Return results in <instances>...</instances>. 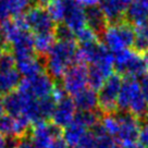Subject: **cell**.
I'll use <instances>...</instances> for the list:
<instances>
[{"mask_svg": "<svg viewBox=\"0 0 148 148\" xmlns=\"http://www.w3.org/2000/svg\"><path fill=\"white\" fill-rule=\"evenodd\" d=\"M76 40L56 42L46 57L45 71L55 82L62 79L65 72L76 63Z\"/></svg>", "mask_w": 148, "mask_h": 148, "instance_id": "1", "label": "cell"}, {"mask_svg": "<svg viewBox=\"0 0 148 148\" xmlns=\"http://www.w3.org/2000/svg\"><path fill=\"white\" fill-rule=\"evenodd\" d=\"M118 110L130 112L139 120H144L148 116V102L143 94L142 85L137 79H123L118 98Z\"/></svg>", "mask_w": 148, "mask_h": 148, "instance_id": "2", "label": "cell"}, {"mask_svg": "<svg viewBox=\"0 0 148 148\" xmlns=\"http://www.w3.org/2000/svg\"><path fill=\"white\" fill-rule=\"evenodd\" d=\"M102 44L112 53L130 49L134 44V27L126 21L109 24L101 35Z\"/></svg>", "mask_w": 148, "mask_h": 148, "instance_id": "3", "label": "cell"}, {"mask_svg": "<svg viewBox=\"0 0 148 148\" xmlns=\"http://www.w3.org/2000/svg\"><path fill=\"white\" fill-rule=\"evenodd\" d=\"M114 55V70L125 79H143L147 74L148 68L144 57L131 49L119 51Z\"/></svg>", "mask_w": 148, "mask_h": 148, "instance_id": "4", "label": "cell"}, {"mask_svg": "<svg viewBox=\"0 0 148 148\" xmlns=\"http://www.w3.org/2000/svg\"><path fill=\"white\" fill-rule=\"evenodd\" d=\"M123 84L122 76L118 73L111 74L106 79L98 92L99 109L103 114L114 113L118 110V98Z\"/></svg>", "mask_w": 148, "mask_h": 148, "instance_id": "5", "label": "cell"}, {"mask_svg": "<svg viewBox=\"0 0 148 148\" xmlns=\"http://www.w3.org/2000/svg\"><path fill=\"white\" fill-rule=\"evenodd\" d=\"M56 83L57 82L44 72L32 77H24L18 85V90L38 100L51 96L55 90Z\"/></svg>", "mask_w": 148, "mask_h": 148, "instance_id": "6", "label": "cell"}, {"mask_svg": "<svg viewBox=\"0 0 148 148\" xmlns=\"http://www.w3.org/2000/svg\"><path fill=\"white\" fill-rule=\"evenodd\" d=\"M116 119L119 122V130L116 136V140L122 147H129L137 143L139 130L142 122L130 112L119 111L116 112Z\"/></svg>", "mask_w": 148, "mask_h": 148, "instance_id": "7", "label": "cell"}, {"mask_svg": "<svg viewBox=\"0 0 148 148\" xmlns=\"http://www.w3.org/2000/svg\"><path fill=\"white\" fill-rule=\"evenodd\" d=\"M24 18L27 24L28 31L33 35L55 32L56 23L51 18L47 9L39 5H32L24 13Z\"/></svg>", "mask_w": 148, "mask_h": 148, "instance_id": "8", "label": "cell"}, {"mask_svg": "<svg viewBox=\"0 0 148 148\" xmlns=\"http://www.w3.org/2000/svg\"><path fill=\"white\" fill-rule=\"evenodd\" d=\"M88 85V66L75 63L70 68L61 79V86L69 96H75Z\"/></svg>", "mask_w": 148, "mask_h": 148, "instance_id": "9", "label": "cell"}, {"mask_svg": "<svg viewBox=\"0 0 148 148\" xmlns=\"http://www.w3.org/2000/svg\"><path fill=\"white\" fill-rule=\"evenodd\" d=\"M62 129L53 124L52 122L45 121L32 126L29 137L34 148H48L56 137L62 136Z\"/></svg>", "mask_w": 148, "mask_h": 148, "instance_id": "10", "label": "cell"}, {"mask_svg": "<svg viewBox=\"0 0 148 148\" xmlns=\"http://www.w3.org/2000/svg\"><path fill=\"white\" fill-rule=\"evenodd\" d=\"M64 18L63 22L70 29L77 33L86 27V12L85 8L75 0H64Z\"/></svg>", "mask_w": 148, "mask_h": 148, "instance_id": "11", "label": "cell"}, {"mask_svg": "<svg viewBox=\"0 0 148 148\" xmlns=\"http://www.w3.org/2000/svg\"><path fill=\"white\" fill-rule=\"evenodd\" d=\"M132 0H100L99 8L106 16L108 24L122 22Z\"/></svg>", "mask_w": 148, "mask_h": 148, "instance_id": "12", "label": "cell"}, {"mask_svg": "<svg viewBox=\"0 0 148 148\" xmlns=\"http://www.w3.org/2000/svg\"><path fill=\"white\" fill-rule=\"evenodd\" d=\"M76 114V108L74 105L73 99L69 96H65L60 101L57 102L53 114L51 116V122L59 127H63L68 125L74 120Z\"/></svg>", "mask_w": 148, "mask_h": 148, "instance_id": "13", "label": "cell"}, {"mask_svg": "<svg viewBox=\"0 0 148 148\" xmlns=\"http://www.w3.org/2000/svg\"><path fill=\"white\" fill-rule=\"evenodd\" d=\"M31 99L32 97L21 92L20 90L10 92L2 98L5 111L7 112V114L13 116V118L24 116L25 109Z\"/></svg>", "mask_w": 148, "mask_h": 148, "instance_id": "14", "label": "cell"}, {"mask_svg": "<svg viewBox=\"0 0 148 148\" xmlns=\"http://www.w3.org/2000/svg\"><path fill=\"white\" fill-rule=\"evenodd\" d=\"M45 66H46V58L38 57L37 55L16 60V69L24 77H32L46 72Z\"/></svg>", "mask_w": 148, "mask_h": 148, "instance_id": "15", "label": "cell"}, {"mask_svg": "<svg viewBox=\"0 0 148 148\" xmlns=\"http://www.w3.org/2000/svg\"><path fill=\"white\" fill-rule=\"evenodd\" d=\"M72 99H73L76 110L79 111L97 110V108L99 107L97 92L88 86L84 88L83 90L77 92L75 96H73Z\"/></svg>", "mask_w": 148, "mask_h": 148, "instance_id": "16", "label": "cell"}, {"mask_svg": "<svg viewBox=\"0 0 148 148\" xmlns=\"http://www.w3.org/2000/svg\"><path fill=\"white\" fill-rule=\"evenodd\" d=\"M86 12V25L89 27L97 36L101 35L105 32L107 26L109 25L106 16L103 15L99 5L89 7L85 9Z\"/></svg>", "mask_w": 148, "mask_h": 148, "instance_id": "17", "label": "cell"}, {"mask_svg": "<svg viewBox=\"0 0 148 148\" xmlns=\"http://www.w3.org/2000/svg\"><path fill=\"white\" fill-rule=\"evenodd\" d=\"M148 20V0H132L125 13V21L139 24Z\"/></svg>", "mask_w": 148, "mask_h": 148, "instance_id": "18", "label": "cell"}, {"mask_svg": "<svg viewBox=\"0 0 148 148\" xmlns=\"http://www.w3.org/2000/svg\"><path fill=\"white\" fill-rule=\"evenodd\" d=\"M21 81V74L16 68L11 70H0V96L5 97L10 92H15Z\"/></svg>", "mask_w": 148, "mask_h": 148, "instance_id": "19", "label": "cell"}, {"mask_svg": "<svg viewBox=\"0 0 148 148\" xmlns=\"http://www.w3.org/2000/svg\"><path fill=\"white\" fill-rule=\"evenodd\" d=\"M87 129L82 125L79 122L76 120H73L68 126H65L63 132H62V136L66 144L69 145V147L75 148L79 145V140L83 138V136L86 134Z\"/></svg>", "mask_w": 148, "mask_h": 148, "instance_id": "20", "label": "cell"}, {"mask_svg": "<svg viewBox=\"0 0 148 148\" xmlns=\"http://www.w3.org/2000/svg\"><path fill=\"white\" fill-rule=\"evenodd\" d=\"M56 42L57 40H56L55 33H45V34L34 35V47H35L36 55L42 58H46Z\"/></svg>", "mask_w": 148, "mask_h": 148, "instance_id": "21", "label": "cell"}, {"mask_svg": "<svg viewBox=\"0 0 148 148\" xmlns=\"http://www.w3.org/2000/svg\"><path fill=\"white\" fill-rule=\"evenodd\" d=\"M134 49L136 52L146 53L148 51V20L134 26Z\"/></svg>", "mask_w": 148, "mask_h": 148, "instance_id": "22", "label": "cell"}, {"mask_svg": "<svg viewBox=\"0 0 148 148\" xmlns=\"http://www.w3.org/2000/svg\"><path fill=\"white\" fill-rule=\"evenodd\" d=\"M95 135V146L94 148H123L120 144L116 140V138L111 137L109 134H107L106 131L102 129V126L97 124L92 131Z\"/></svg>", "mask_w": 148, "mask_h": 148, "instance_id": "23", "label": "cell"}, {"mask_svg": "<svg viewBox=\"0 0 148 148\" xmlns=\"http://www.w3.org/2000/svg\"><path fill=\"white\" fill-rule=\"evenodd\" d=\"M102 113L98 112L97 110L92 111H79L76 112L74 120L79 122L82 125H84L86 129H94L97 124L100 123Z\"/></svg>", "mask_w": 148, "mask_h": 148, "instance_id": "24", "label": "cell"}, {"mask_svg": "<svg viewBox=\"0 0 148 148\" xmlns=\"http://www.w3.org/2000/svg\"><path fill=\"white\" fill-rule=\"evenodd\" d=\"M10 15H22L32 7L33 0H3Z\"/></svg>", "mask_w": 148, "mask_h": 148, "instance_id": "25", "label": "cell"}, {"mask_svg": "<svg viewBox=\"0 0 148 148\" xmlns=\"http://www.w3.org/2000/svg\"><path fill=\"white\" fill-rule=\"evenodd\" d=\"M64 0H51L47 5V11L55 23H62L64 18Z\"/></svg>", "mask_w": 148, "mask_h": 148, "instance_id": "26", "label": "cell"}, {"mask_svg": "<svg viewBox=\"0 0 148 148\" xmlns=\"http://www.w3.org/2000/svg\"><path fill=\"white\" fill-rule=\"evenodd\" d=\"M100 125L102 129L106 131L107 134H109L111 137H116L118 130H119V122L116 119V114L114 113H108V114H102Z\"/></svg>", "mask_w": 148, "mask_h": 148, "instance_id": "27", "label": "cell"}, {"mask_svg": "<svg viewBox=\"0 0 148 148\" xmlns=\"http://www.w3.org/2000/svg\"><path fill=\"white\" fill-rule=\"evenodd\" d=\"M55 37L57 42H71L75 39V33L70 29L64 23L56 24L55 27Z\"/></svg>", "mask_w": 148, "mask_h": 148, "instance_id": "28", "label": "cell"}, {"mask_svg": "<svg viewBox=\"0 0 148 148\" xmlns=\"http://www.w3.org/2000/svg\"><path fill=\"white\" fill-rule=\"evenodd\" d=\"M15 121L13 116L9 114L0 116V133L5 137H14Z\"/></svg>", "mask_w": 148, "mask_h": 148, "instance_id": "29", "label": "cell"}, {"mask_svg": "<svg viewBox=\"0 0 148 148\" xmlns=\"http://www.w3.org/2000/svg\"><path fill=\"white\" fill-rule=\"evenodd\" d=\"M16 60L10 49L3 50L0 55V70H11L15 69Z\"/></svg>", "mask_w": 148, "mask_h": 148, "instance_id": "30", "label": "cell"}, {"mask_svg": "<svg viewBox=\"0 0 148 148\" xmlns=\"http://www.w3.org/2000/svg\"><path fill=\"white\" fill-rule=\"evenodd\" d=\"M75 39L76 42H79V44H87V42H96L98 40V36L92 32L89 27H84L77 33H75Z\"/></svg>", "mask_w": 148, "mask_h": 148, "instance_id": "31", "label": "cell"}, {"mask_svg": "<svg viewBox=\"0 0 148 148\" xmlns=\"http://www.w3.org/2000/svg\"><path fill=\"white\" fill-rule=\"evenodd\" d=\"M95 135L92 131H87L86 134L83 136V138L79 140V145L75 148H94L95 146Z\"/></svg>", "mask_w": 148, "mask_h": 148, "instance_id": "32", "label": "cell"}, {"mask_svg": "<svg viewBox=\"0 0 148 148\" xmlns=\"http://www.w3.org/2000/svg\"><path fill=\"white\" fill-rule=\"evenodd\" d=\"M137 143L139 145H142L144 148H148V123H145V122L142 123Z\"/></svg>", "mask_w": 148, "mask_h": 148, "instance_id": "33", "label": "cell"}, {"mask_svg": "<svg viewBox=\"0 0 148 148\" xmlns=\"http://www.w3.org/2000/svg\"><path fill=\"white\" fill-rule=\"evenodd\" d=\"M48 148H69V145L64 140L63 136H59V137L52 139V142L48 146Z\"/></svg>", "mask_w": 148, "mask_h": 148, "instance_id": "34", "label": "cell"}, {"mask_svg": "<svg viewBox=\"0 0 148 148\" xmlns=\"http://www.w3.org/2000/svg\"><path fill=\"white\" fill-rule=\"evenodd\" d=\"M10 16L11 15H10L7 7H5L3 0H0V23H2V22H5V20L10 18Z\"/></svg>", "mask_w": 148, "mask_h": 148, "instance_id": "35", "label": "cell"}, {"mask_svg": "<svg viewBox=\"0 0 148 148\" xmlns=\"http://www.w3.org/2000/svg\"><path fill=\"white\" fill-rule=\"evenodd\" d=\"M10 49L9 44L5 39V36L3 34V29H2V26H1V23H0V50H8Z\"/></svg>", "mask_w": 148, "mask_h": 148, "instance_id": "36", "label": "cell"}, {"mask_svg": "<svg viewBox=\"0 0 148 148\" xmlns=\"http://www.w3.org/2000/svg\"><path fill=\"white\" fill-rule=\"evenodd\" d=\"M76 2H79L81 5L83 7H86V8H89V7H95V5H98L100 0H75Z\"/></svg>", "mask_w": 148, "mask_h": 148, "instance_id": "37", "label": "cell"}, {"mask_svg": "<svg viewBox=\"0 0 148 148\" xmlns=\"http://www.w3.org/2000/svg\"><path fill=\"white\" fill-rule=\"evenodd\" d=\"M140 85H142V89H143L144 96H145V98H146V100H147V102H148V72H147V74L143 77Z\"/></svg>", "mask_w": 148, "mask_h": 148, "instance_id": "38", "label": "cell"}, {"mask_svg": "<svg viewBox=\"0 0 148 148\" xmlns=\"http://www.w3.org/2000/svg\"><path fill=\"white\" fill-rule=\"evenodd\" d=\"M51 0H33V2H35V5H39V7H46Z\"/></svg>", "mask_w": 148, "mask_h": 148, "instance_id": "39", "label": "cell"}, {"mask_svg": "<svg viewBox=\"0 0 148 148\" xmlns=\"http://www.w3.org/2000/svg\"><path fill=\"white\" fill-rule=\"evenodd\" d=\"M0 148H5V137L0 133Z\"/></svg>", "mask_w": 148, "mask_h": 148, "instance_id": "40", "label": "cell"}, {"mask_svg": "<svg viewBox=\"0 0 148 148\" xmlns=\"http://www.w3.org/2000/svg\"><path fill=\"white\" fill-rule=\"evenodd\" d=\"M5 112V108H3V102H2V98L0 97V116H2Z\"/></svg>", "mask_w": 148, "mask_h": 148, "instance_id": "41", "label": "cell"}, {"mask_svg": "<svg viewBox=\"0 0 148 148\" xmlns=\"http://www.w3.org/2000/svg\"><path fill=\"white\" fill-rule=\"evenodd\" d=\"M126 148H144L142 145H139L138 143H136L134 144V145H132V146H129V147H126Z\"/></svg>", "mask_w": 148, "mask_h": 148, "instance_id": "42", "label": "cell"}, {"mask_svg": "<svg viewBox=\"0 0 148 148\" xmlns=\"http://www.w3.org/2000/svg\"><path fill=\"white\" fill-rule=\"evenodd\" d=\"M144 59H145V62H146V64H147V68H148V51L145 53L144 56Z\"/></svg>", "mask_w": 148, "mask_h": 148, "instance_id": "43", "label": "cell"}, {"mask_svg": "<svg viewBox=\"0 0 148 148\" xmlns=\"http://www.w3.org/2000/svg\"><path fill=\"white\" fill-rule=\"evenodd\" d=\"M14 148H23V147H21V146L18 145V146H16V147H14Z\"/></svg>", "mask_w": 148, "mask_h": 148, "instance_id": "44", "label": "cell"}, {"mask_svg": "<svg viewBox=\"0 0 148 148\" xmlns=\"http://www.w3.org/2000/svg\"><path fill=\"white\" fill-rule=\"evenodd\" d=\"M1 52H2V50H0V55H1Z\"/></svg>", "mask_w": 148, "mask_h": 148, "instance_id": "45", "label": "cell"}]
</instances>
